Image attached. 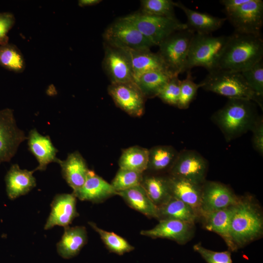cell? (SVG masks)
Masks as SVG:
<instances>
[{"instance_id": "obj_17", "label": "cell", "mask_w": 263, "mask_h": 263, "mask_svg": "<svg viewBox=\"0 0 263 263\" xmlns=\"http://www.w3.org/2000/svg\"><path fill=\"white\" fill-rule=\"evenodd\" d=\"M76 198L93 203H101L117 195L111 183H109L94 171L89 170L83 186L72 193Z\"/></svg>"}, {"instance_id": "obj_40", "label": "cell", "mask_w": 263, "mask_h": 263, "mask_svg": "<svg viewBox=\"0 0 263 263\" xmlns=\"http://www.w3.org/2000/svg\"><path fill=\"white\" fill-rule=\"evenodd\" d=\"M14 15L10 12L0 13V45L8 43V33L15 23Z\"/></svg>"}, {"instance_id": "obj_16", "label": "cell", "mask_w": 263, "mask_h": 263, "mask_svg": "<svg viewBox=\"0 0 263 263\" xmlns=\"http://www.w3.org/2000/svg\"><path fill=\"white\" fill-rule=\"evenodd\" d=\"M76 204V198L73 193L56 195L51 203V211L44 229H50L56 225L68 226L79 216Z\"/></svg>"}, {"instance_id": "obj_35", "label": "cell", "mask_w": 263, "mask_h": 263, "mask_svg": "<svg viewBox=\"0 0 263 263\" xmlns=\"http://www.w3.org/2000/svg\"><path fill=\"white\" fill-rule=\"evenodd\" d=\"M141 12L148 15L176 18L174 12V2L171 0H143Z\"/></svg>"}, {"instance_id": "obj_4", "label": "cell", "mask_w": 263, "mask_h": 263, "mask_svg": "<svg viewBox=\"0 0 263 263\" xmlns=\"http://www.w3.org/2000/svg\"><path fill=\"white\" fill-rule=\"evenodd\" d=\"M201 88L229 99H243L256 103L263 110V98L249 87L241 72L217 69L208 72L199 83Z\"/></svg>"}, {"instance_id": "obj_19", "label": "cell", "mask_w": 263, "mask_h": 263, "mask_svg": "<svg viewBox=\"0 0 263 263\" xmlns=\"http://www.w3.org/2000/svg\"><path fill=\"white\" fill-rule=\"evenodd\" d=\"M64 179L75 192L84 185L89 169L82 155L75 151L69 154L64 160L57 159Z\"/></svg>"}, {"instance_id": "obj_30", "label": "cell", "mask_w": 263, "mask_h": 263, "mask_svg": "<svg viewBox=\"0 0 263 263\" xmlns=\"http://www.w3.org/2000/svg\"><path fill=\"white\" fill-rule=\"evenodd\" d=\"M173 76L165 72L153 71L142 75L134 82L146 98H152L158 96Z\"/></svg>"}, {"instance_id": "obj_1", "label": "cell", "mask_w": 263, "mask_h": 263, "mask_svg": "<svg viewBox=\"0 0 263 263\" xmlns=\"http://www.w3.org/2000/svg\"><path fill=\"white\" fill-rule=\"evenodd\" d=\"M261 206L251 195L239 197L230 220V235L236 250L261 238L263 214Z\"/></svg>"}, {"instance_id": "obj_21", "label": "cell", "mask_w": 263, "mask_h": 263, "mask_svg": "<svg viewBox=\"0 0 263 263\" xmlns=\"http://www.w3.org/2000/svg\"><path fill=\"white\" fill-rule=\"evenodd\" d=\"M234 206L211 212L201 216L204 228L219 235L225 241L229 250L236 251L230 235V220Z\"/></svg>"}, {"instance_id": "obj_6", "label": "cell", "mask_w": 263, "mask_h": 263, "mask_svg": "<svg viewBox=\"0 0 263 263\" xmlns=\"http://www.w3.org/2000/svg\"><path fill=\"white\" fill-rule=\"evenodd\" d=\"M195 32L186 29L176 31L158 45V53L173 76L186 71L188 53Z\"/></svg>"}, {"instance_id": "obj_18", "label": "cell", "mask_w": 263, "mask_h": 263, "mask_svg": "<svg viewBox=\"0 0 263 263\" xmlns=\"http://www.w3.org/2000/svg\"><path fill=\"white\" fill-rule=\"evenodd\" d=\"M167 179L171 196L189 206L200 217L202 185L169 174Z\"/></svg>"}, {"instance_id": "obj_11", "label": "cell", "mask_w": 263, "mask_h": 263, "mask_svg": "<svg viewBox=\"0 0 263 263\" xmlns=\"http://www.w3.org/2000/svg\"><path fill=\"white\" fill-rule=\"evenodd\" d=\"M27 137L17 125L13 111L0 110V164L10 161Z\"/></svg>"}, {"instance_id": "obj_22", "label": "cell", "mask_w": 263, "mask_h": 263, "mask_svg": "<svg viewBox=\"0 0 263 263\" xmlns=\"http://www.w3.org/2000/svg\"><path fill=\"white\" fill-rule=\"evenodd\" d=\"M125 50L130 58L134 81L142 75L153 71L163 72L173 76L158 53H154L150 49Z\"/></svg>"}, {"instance_id": "obj_39", "label": "cell", "mask_w": 263, "mask_h": 263, "mask_svg": "<svg viewBox=\"0 0 263 263\" xmlns=\"http://www.w3.org/2000/svg\"><path fill=\"white\" fill-rule=\"evenodd\" d=\"M193 249L199 253L207 263H232L229 250L214 251L204 247L200 243L194 244Z\"/></svg>"}, {"instance_id": "obj_15", "label": "cell", "mask_w": 263, "mask_h": 263, "mask_svg": "<svg viewBox=\"0 0 263 263\" xmlns=\"http://www.w3.org/2000/svg\"><path fill=\"white\" fill-rule=\"evenodd\" d=\"M195 233V224L174 220L163 219L153 228L142 230L140 234L151 238H163L174 241L180 244L189 241Z\"/></svg>"}, {"instance_id": "obj_32", "label": "cell", "mask_w": 263, "mask_h": 263, "mask_svg": "<svg viewBox=\"0 0 263 263\" xmlns=\"http://www.w3.org/2000/svg\"><path fill=\"white\" fill-rule=\"evenodd\" d=\"M0 65L14 73H22L25 69L24 56L15 45L9 43L0 45Z\"/></svg>"}, {"instance_id": "obj_37", "label": "cell", "mask_w": 263, "mask_h": 263, "mask_svg": "<svg viewBox=\"0 0 263 263\" xmlns=\"http://www.w3.org/2000/svg\"><path fill=\"white\" fill-rule=\"evenodd\" d=\"M247 84L258 96L263 97V61L261 60L250 68L241 72Z\"/></svg>"}, {"instance_id": "obj_25", "label": "cell", "mask_w": 263, "mask_h": 263, "mask_svg": "<svg viewBox=\"0 0 263 263\" xmlns=\"http://www.w3.org/2000/svg\"><path fill=\"white\" fill-rule=\"evenodd\" d=\"M88 241L87 233L83 226L64 227V233L57 244L58 254L62 258L69 259L76 256Z\"/></svg>"}, {"instance_id": "obj_8", "label": "cell", "mask_w": 263, "mask_h": 263, "mask_svg": "<svg viewBox=\"0 0 263 263\" xmlns=\"http://www.w3.org/2000/svg\"><path fill=\"white\" fill-rule=\"evenodd\" d=\"M105 44L124 50L150 49L153 45L124 17L111 24L103 33Z\"/></svg>"}, {"instance_id": "obj_34", "label": "cell", "mask_w": 263, "mask_h": 263, "mask_svg": "<svg viewBox=\"0 0 263 263\" xmlns=\"http://www.w3.org/2000/svg\"><path fill=\"white\" fill-rule=\"evenodd\" d=\"M143 174L135 171L119 168L111 184L117 193L141 185Z\"/></svg>"}, {"instance_id": "obj_3", "label": "cell", "mask_w": 263, "mask_h": 263, "mask_svg": "<svg viewBox=\"0 0 263 263\" xmlns=\"http://www.w3.org/2000/svg\"><path fill=\"white\" fill-rule=\"evenodd\" d=\"M243 99H229L214 113L211 120L220 129L226 141H230L251 131L258 118L256 104Z\"/></svg>"}, {"instance_id": "obj_27", "label": "cell", "mask_w": 263, "mask_h": 263, "mask_svg": "<svg viewBox=\"0 0 263 263\" xmlns=\"http://www.w3.org/2000/svg\"><path fill=\"white\" fill-rule=\"evenodd\" d=\"M163 219H174L195 224L200 217L189 206L172 196L158 207V220Z\"/></svg>"}, {"instance_id": "obj_41", "label": "cell", "mask_w": 263, "mask_h": 263, "mask_svg": "<svg viewBox=\"0 0 263 263\" xmlns=\"http://www.w3.org/2000/svg\"><path fill=\"white\" fill-rule=\"evenodd\" d=\"M251 131L252 132V144L254 149L261 155L263 154V120L259 116Z\"/></svg>"}, {"instance_id": "obj_26", "label": "cell", "mask_w": 263, "mask_h": 263, "mask_svg": "<svg viewBox=\"0 0 263 263\" xmlns=\"http://www.w3.org/2000/svg\"><path fill=\"white\" fill-rule=\"evenodd\" d=\"M131 208L150 218L158 219V207L150 199L141 185L117 192Z\"/></svg>"}, {"instance_id": "obj_5", "label": "cell", "mask_w": 263, "mask_h": 263, "mask_svg": "<svg viewBox=\"0 0 263 263\" xmlns=\"http://www.w3.org/2000/svg\"><path fill=\"white\" fill-rule=\"evenodd\" d=\"M229 38L195 33L188 53L186 71L197 66L203 67L208 72L217 69Z\"/></svg>"}, {"instance_id": "obj_13", "label": "cell", "mask_w": 263, "mask_h": 263, "mask_svg": "<svg viewBox=\"0 0 263 263\" xmlns=\"http://www.w3.org/2000/svg\"><path fill=\"white\" fill-rule=\"evenodd\" d=\"M239 197L225 184L216 181H206L202 186L200 217L211 212L235 205L238 202Z\"/></svg>"}, {"instance_id": "obj_23", "label": "cell", "mask_w": 263, "mask_h": 263, "mask_svg": "<svg viewBox=\"0 0 263 263\" xmlns=\"http://www.w3.org/2000/svg\"><path fill=\"white\" fill-rule=\"evenodd\" d=\"M174 6L185 13L188 28L196 33L210 34L220 28L227 20L226 18L215 17L190 9L180 1L174 2Z\"/></svg>"}, {"instance_id": "obj_12", "label": "cell", "mask_w": 263, "mask_h": 263, "mask_svg": "<svg viewBox=\"0 0 263 263\" xmlns=\"http://www.w3.org/2000/svg\"><path fill=\"white\" fill-rule=\"evenodd\" d=\"M108 91L115 105L128 114L135 117L143 114L146 97L134 81L111 83Z\"/></svg>"}, {"instance_id": "obj_9", "label": "cell", "mask_w": 263, "mask_h": 263, "mask_svg": "<svg viewBox=\"0 0 263 263\" xmlns=\"http://www.w3.org/2000/svg\"><path fill=\"white\" fill-rule=\"evenodd\" d=\"M225 17L238 33L261 36L263 25V1L248 0Z\"/></svg>"}, {"instance_id": "obj_24", "label": "cell", "mask_w": 263, "mask_h": 263, "mask_svg": "<svg viewBox=\"0 0 263 263\" xmlns=\"http://www.w3.org/2000/svg\"><path fill=\"white\" fill-rule=\"evenodd\" d=\"M28 139L30 150L38 162L34 171L44 170L49 164L56 162L57 150L48 136H43L36 129H33L29 132Z\"/></svg>"}, {"instance_id": "obj_38", "label": "cell", "mask_w": 263, "mask_h": 263, "mask_svg": "<svg viewBox=\"0 0 263 263\" xmlns=\"http://www.w3.org/2000/svg\"><path fill=\"white\" fill-rule=\"evenodd\" d=\"M180 83L181 80L178 75L172 77L157 96L163 102L177 106L180 94Z\"/></svg>"}, {"instance_id": "obj_2", "label": "cell", "mask_w": 263, "mask_h": 263, "mask_svg": "<svg viewBox=\"0 0 263 263\" xmlns=\"http://www.w3.org/2000/svg\"><path fill=\"white\" fill-rule=\"evenodd\" d=\"M263 56L262 36L235 32L229 36L217 69L242 72L263 59Z\"/></svg>"}, {"instance_id": "obj_10", "label": "cell", "mask_w": 263, "mask_h": 263, "mask_svg": "<svg viewBox=\"0 0 263 263\" xmlns=\"http://www.w3.org/2000/svg\"><path fill=\"white\" fill-rule=\"evenodd\" d=\"M207 169L208 163L202 155L195 150H186L178 153L168 174L202 185L206 181Z\"/></svg>"}, {"instance_id": "obj_31", "label": "cell", "mask_w": 263, "mask_h": 263, "mask_svg": "<svg viewBox=\"0 0 263 263\" xmlns=\"http://www.w3.org/2000/svg\"><path fill=\"white\" fill-rule=\"evenodd\" d=\"M149 153L148 149L137 146L123 150L119 160V168L144 173L148 168Z\"/></svg>"}, {"instance_id": "obj_42", "label": "cell", "mask_w": 263, "mask_h": 263, "mask_svg": "<svg viewBox=\"0 0 263 263\" xmlns=\"http://www.w3.org/2000/svg\"><path fill=\"white\" fill-rule=\"evenodd\" d=\"M248 0H221L220 2L224 6L225 15L231 13Z\"/></svg>"}, {"instance_id": "obj_7", "label": "cell", "mask_w": 263, "mask_h": 263, "mask_svg": "<svg viewBox=\"0 0 263 263\" xmlns=\"http://www.w3.org/2000/svg\"><path fill=\"white\" fill-rule=\"evenodd\" d=\"M124 17L153 46H158L172 33L188 28L186 23L181 22L176 18L148 15L140 12Z\"/></svg>"}, {"instance_id": "obj_28", "label": "cell", "mask_w": 263, "mask_h": 263, "mask_svg": "<svg viewBox=\"0 0 263 263\" xmlns=\"http://www.w3.org/2000/svg\"><path fill=\"white\" fill-rule=\"evenodd\" d=\"M149 150V161L146 171L155 174L166 172L168 173L179 153L169 146H155Z\"/></svg>"}, {"instance_id": "obj_43", "label": "cell", "mask_w": 263, "mask_h": 263, "mask_svg": "<svg viewBox=\"0 0 263 263\" xmlns=\"http://www.w3.org/2000/svg\"><path fill=\"white\" fill-rule=\"evenodd\" d=\"M101 1L100 0H79L78 1V5L80 7L93 6L98 4Z\"/></svg>"}, {"instance_id": "obj_29", "label": "cell", "mask_w": 263, "mask_h": 263, "mask_svg": "<svg viewBox=\"0 0 263 263\" xmlns=\"http://www.w3.org/2000/svg\"><path fill=\"white\" fill-rule=\"evenodd\" d=\"M141 185L150 199L157 207L166 203L172 197L167 175L151 173L143 174Z\"/></svg>"}, {"instance_id": "obj_36", "label": "cell", "mask_w": 263, "mask_h": 263, "mask_svg": "<svg viewBox=\"0 0 263 263\" xmlns=\"http://www.w3.org/2000/svg\"><path fill=\"white\" fill-rule=\"evenodd\" d=\"M186 78L181 80L179 100L177 107L181 109H187L201 88L199 83L194 82L190 71H187Z\"/></svg>"}, {"instance_id": "obj_20", "label": "cell", "mask_w": 263, "mask_h": 263, "mask_svg": "<svg viewBox=\"0 0 263 263\" xmlns=\"http://www.w3.org/2000/svg\"><path fill=\"white\" fill-rule=\"evenodd\" d=\"M34 171L21 169L18 164L11 166L5 177L6 192L10 199L26 194L36 186Z\"/></svg>"}, {"instance_id": "obj_14", "label": "cell", "mask_w": 263, "mask_h": 263, "mask_svg": "<svg viewBox=\"0 0 263 263\" xmlns=\"http://www.w3.org/2000/svg\"><path fill=\"white\" fill-rule=\"evenodd\" d=\"M102 64L111 83L134 81L130 58L125 50L105 44Z\"/></svg>"}, {"instance_id": "obj_33", "label": "cell", "mask_w": 263, "mask_h": 263, "mask_svg": "<svg viewBox=\"0 0 263 263\" xmlns=\"http://www.w3.org/2000/svg\"><path fill=\"white\" fill-rule=\"evenodd\" d=\"M88 224L98 233L106 247L111 252L122 255L134 250V247L123 237L114 232L107 231L98 227L93 222H90Z\"/></svg>"}]
</instances>
